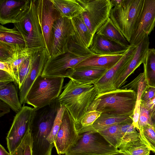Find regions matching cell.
Listing matches in <instances>:
<instances>
[{
    "instance_id": "cell-13",
    "label": "cell",
    "mask_w": 155,
    "mask_h": 155,
    "mask_svg": "<svg viewBox=\"0 0 155 155\" xmlns=\"http://www.w3.org/2000/svg\"><path fill=\"white\" fill-rule=\"evenodd\" d=\"M79 137L75 122L66 109L54 142L57 153L59 155L65 154L76 143Z\"/></svg>"
},
{
    "instance_id": "cell-2",
    "label": "cell",
    "mask_w": 155,
    "mask_h": 155,
    "mask_svg": "<svg viewBox=\"0 0 155 155\" xmlns=\"http://www.w3.org/2000/svg\"><path fill=\"white\" fill-rule=\"evenodd\" d=\"M63 88L58 101L68 110L77 126L97 95V90L93 84H83L71 79Z\"/></svg>"
},
{
    "instance_id": "cell-34",
    "label": "cell",
    "mask_w": 155,
    "mask_h": 155,
    "mask_svg": "<svg viewBox=\"0 0 155 155\" xmlns=\"http://www.w3.org/2000/svg\"><path fill=\"white\" fill-rule=\"evenodd\" d=\"M11 155H32V141L30 130L19 145Z\"/></svg>"
},
{
    "instance_id": "cell-9",
    "label": "cell",
    "mask_w": 155,
    "mask_h": 155,
    "mask_svg": "<svg viewBox=\"0 0 155 155\" xmlns=\"http://www.w3.org/2000/svg\"><path fill=\"white\" fill-rule=\"evenodd\" d=\"M85 11L81 14L94 36L110 18L113 8L110 0H78Z\"/></svg>"
},
{
    "instance_id": "cell-28",
    "label": "cell",
    "mask_w": 155,
    "mask_h": 155,
    "mask_svg": "<svg viewBox=\"0 0 155 155\" xmlns=\"http://www.w3.org/2000/svg\"><path fill=\"white\" fill-rule=\"evenodd\" d=\"M96 34L125 47L129 48L130 46L129 43L115 27L110 18L97 31Z\"/></svg>"
},
{
    "instance_id": "cell-29",
    "label": "cell",
    "mask_w": 155,
    "mask_h": 155,
    "mask_svg": "<svg viewBox=\"0 0 155 155\" xmlns=\"http://www.w3.org/2000/svg\"><path fill=\"white\" fill-rule=\"evenodd\" d=\"M81 14L71 20L75 34L85 46L89 48L92 43L94 36L84 23Z\"/></svg>"
},
{
    "instance_id": "cell-37",
    "label": "cell",
    "mask_w": 155,
    "mask_h": 155,
    "mask_svg": "<svg viewBox=\"0 0 155 155\" xmlns=\"http://www.w3.org/2000/svg\"><path fill=\"white\" fill-rule=\"evenodd\" d=\"M101 113L96 110H88L81 119L80 124L76 126L77 130L92 125Z\"/></svg>"
},
{
    "instance_id": "cell-40",
    "label": "cell",
    "mask_w": 155,
    "mask_h": 155,
    "mask_svg": "<svg viewBox=\"0 0 155 155\" xmlns=\"http://www.w3.org/2000/svg\"><path fill=\"white\" fill-rule=\"evenodd\" d=\"M0 70L9 74L13 78L15 82L17 84V80L12 65L7 62L0 61Z\"/></svg>"
},
{
    "instance_id": "cell-42",
    "label": "cell",
    "mask_w": 155,
    "mask_h": 155,
    "mask_svg": "<svg viewBox=\"0 0 155 155\" xmlns=\"http://www.w3.org/2000/svg\"><path fill=\"white\" fill-rule=\"evenodd\" d=\"M10 107L6 103L0 101V117L3 116L5 114L8 113L10 111Z\"/></svg>"
},
{
    "instance_id": "cell-12",
    "label": "cell",
    "mask_w": 155,
    "mask_h": 155,
    "mask_svg": "<svg viewBox=\"0 0 155 155\" xmlns=\"http://www.w3.org/2000/svg\"><path fill=\"white\" fill-rule=\"evenodd\" d=\"M155 27V0H144L140 15L135 24L129 42L137 46L148 36Z\"/></svg>"
},
{
    "instance_id": "cell-11",
    "label": "cell",
    "mask_w": 155,
    "mask_h": 155,
    "mask_svg": "<svg viewBox=\"0 0 155 155\" xmlns=\"http://www.w3.org/2000/svg\"><path fill=\"white\" fill-rule=\"evenodd\" d=\"M36 10L45 48L49 57L52 54L54 36L53 27L54 22L62 17L51 0H36Z\"/></svg>"
},
{
    "instance_id": "cell-6",
    "label": "cell",
    "mask_w": 155,
    "mask_h": 155,
    "mask_svg": "<svg viewBox=\"0 0 155 155\" xmlns=\"http://www.w3.org/2000/svg\"><path fill=\"white\" fill-rule=\"evenodd\" d=\"M144 0H123L113 7L110 18L129 43L135 24L142 10Z\"/></svg>"
},
{
    "instance_id": "cell-17",
    "label": "cell",
    "mask_w": 155,
    "mask_h": 155,
    "mask_svg": "<svg viewBox=\"0 0 155 155\" xmlns=\"http://www.w3.org/2000/svg\"><path fill=\"white\" fill-rule=\"evenodd\" d=\"M53 46L51 56H54L67 51V43L69 38L75 34L71 19L62 17L53 25Z\"/></svg>"
},
{
    "instance_id": "cell-27",
    "label": "cell",
    "mask_w": 155,
    "mask_h": 155,
    "mask_svg": "<svg viewBox=\"0 0 155 155\" xmlns=\"http://www.w3.org/2000/svg\"><path fill=\"white\" fill-rule=\"evenodd\" d=\"M118 149L127 155H149L150 151L144 143L140 134L120 146Z\"/></svg>"
},
{
    "instance_id": "cell-10",
    "label": "cell",
    "mask_w": 155,
    "mask_h": 155,
    "mask_svg": "<svg viewBox=\"0 0 155 155\" xmlns=\"http://www.w3.org/2000/svg\"><path fill=\"white\" fill-rule=\"evenodd\" d=\"M37 110L34 107L23 105L16 113L6 138L7 147L10 154L19 145L30 130Z\"/></svg>"
},
{
    "instance_id": "cell-49",
    "label": "cell",
    "mask_w": 155,
    "mask_h": 155,
    "mask_svg": "<svg viewBox=\"0 0 155 155\" xmlns=\"http://www.w3.org/2000/svg\"><path fill=\"white\" fill-rule=\"evenodd\" d=\"M155 129V127H154Z\"/></svg>"
},
{
    "instance_id": "cell-21",
    "label": "cell",
    "mask_w": 155,
    "mask_h": 155,
    "mask_svg": "<svg viewBox=\"0 0 155 155\" xmlns=\"http://www.w3.org/2000/svg\"><path fill=\"white\" fill-rule=\"evenodd\" d=\"M108 70L99 67H85L70 69L67 78L83 84H93L97 82Z\"/></svg>"
},
{
    "instance_id": "cell-4",
    "label": "cell",
    "mask_w": 155,
    "mask_h": 155,
    "mask_svg": "<svg viewBox=\"0 0 155 155\" xmlns=\"http://www.w3.org/2000/svg\"><path fill=\"white\" fill-rule=\"evenodd\" d=\"M137 100L133 90L120 88L97 95L88 110L132 118Z\"/></svg>"
},
{
    "instance_id": "cell-25",
    "label": "cell",
    "mask_w": 155,
    "mask_h": 155,
    "mask_svg": "<svg viewBox=\"0 0 155 155\" xmlns=\"http://www.w3.org/2000/svg\"><path fill=\"white\" fill-rule=\"evenodd\" d=\"M147 85L143 72L140 73L130 82L121 88L122 89L133 90L136 93L137 100L132 117L133 124L135 127L138 126L141 96L143 91Z\"/></svg>"
},
{
    "instance_id": "cell-47",
    "label": "cell",
    "mask_w": 155,
    "mask_h": 155,
    "mask_svg": "<svg viewBox=\"0 0 155 155\" xmlns=\"http://www.w3.org/2000/svg\"><path fill=\"white\" fill-rule=\"evenodd\" d=\"M108 155H127L124 152L119 151L117 153L111 154Z\"/></svg>"
},
{
    "instance_id": "cell-43",
    "label": "cell",
    "mask_w": 155,
    "mask_h": 155,
    "mask_svg": "<svg viewBox=\"0 0 155 155\" xmlns=\"http://www.w3.org/2000/svg\"><path fill=\"white\" fill-rule=\"evenodd\" d=\"M141 104L147 107L151 111H152L155 108V94L152 99L147 101L141 103Z\"/></svg>"
},
{
    "instance_id": "cell-19",
    "label": "cell",
    "mask_w": 155,
    "mask_h": 155,
    "mask_svg": "<svg viewBox=\"0 0 155 155\" xmlns=\"http://www.w3.org/2000/svg\"><path fill=\"white\" fill-rule=\"evenodd\" d=\"M148 36H145L138 45L133 56L126 65L115 84L117 89L120 88L126 82L128 77L144 62L149 49Z\"/></svg>"
},
{
    "instance_id": "cell-5",
    "label": "cell",
    "mask_w": 155,
    "mask_h": 155,
    "mask_svg": "<svg viewBox=\"0 0 155 155\" xmlns=\"http://www.w3.org/2000/svg\"><path fill=\"white\" fill-rule=\"evenodd\" d=\"M64 78L40 76L31 87L26 103L38 110L54 102L60 96Z\"/></svg>"
},
{
    "instance_id": "cell-15",
    "label": "cell",
    "mask_w": 155,
    "mask_h": 155,
    "mask_svg": "<svg viewBox=\"0 0 155 155\" xmlns=\"http://www.w3.org/2000/svg\"><path fill=\"white\" fill-rule=\"evenodd\" d=\"M41 49L24 48L18 44L0 41V61L7 62L12 66L18 84V71L24 61Z\"/></svg>"
},
{
    "instance_id": "cell-26",
    "label": "cell",
    "mask_w": 155,
    "mask_h": 155,
    "mask_svg": "<svg viewBox=\"0 0 155 155\" xmlns=\"http://www.w3.org/2000/svg\"><path fill=\"white\" fill-rule=\"evenodd\" d=\"M62 17L71 19L85 11L78 0H51Z\"/></svg>"
},
{
    "instance_id": "cell-23",
    "label": "cell",
    "mask_w": 155,
    "mask_h": 155,
    "mask_svg": "<svg viewBox=\"0 0 155 155\" xmlns=\"http://www.w3.org/2000/svg\"><path fill=\"white\" fill-rule=\"evenodd\" d=\"M124 54L113 55H94L81 62L74 68L91 67L104 68L108 70L118 62Z\"/></svg>"
},
{
    "instance_id": "cell-20",
    "label": "cell",
    "mask_w": 155,
    "mask_h": 155,
    "mask_svg": "<svg viewBox=\"0 0 155 155\" xmlns=\"http://www.w3.org/2000/svg\"><path fill=\"white\" fill-rule=\"evenodd\" d=\"M129 48L96 33L88 48L96 55H113L124 54Z\"/></svg>"
},
{
    "instance_id": "cell-30",
    "label": "cell",
    "mask_w": 155,
    "mask_h": 155,
    "mask_svg": "<svg viewBox=\"0 0 155 155\" xmlns=\"http://www.w3.org/2000/svg\"><path fill=\"white\" fill-rule=\"evenodd\" d=\"M143 64V73L147 84L155 87V49L149 48Z\"/></svg>"
},
{
    "instance_id": "cell-44",
    "label": "cell",
    "mask_w": 155,
    "mask_h": 155,
    "mask_svg": "<svg viewBox=\"0 0 155 155\" xmlns=\"http://www.w3.org/2000/svg\"><path fill=\"white\" fill-rule=\"evenodd\" d=\"M151 124L153 127H155V108L151 111Z\"/></svg>"
},
{
    "instance_id": "cell-35",
    "label": "cell",
    "mask_w": 155,
    "mask_h": 155,
    "mask_svg": "<svg viewBox=\"0 0 155 155\" xmlns=\"http://www.w3.org/2000/svg\"><path fill=\"white\" fill-rule=\"evenodd\" d=\"M66 109L63 105L60 104L52 129L48 139V141L51 144L54 145V142L60 128L64 113Z\"/></svg>"
},
{
    "instance_id": "cell-18",
    "label": "cell",
    "mask_w": 155,
    "mask_h": 155,
    "mask_svg": "<svg viewBox=\"0 0 155 155\" xmlns=\"http://www.w3.org/2000/svg\"><path fill=\"white\" fill-rule=\"evenodd\" d=\"M49 56L45 48L34 54L31 68L26 78L19 89V100L21 104L26 103L28 94L36 79L41 75Z\"/></svg>"
},
{
    "instance_id": "cell-16",
    "label": "cell",
    "mask_w": 155,
    "mask_h": 155,
    "mask_svg": "<svg viewBox=\"0 0 155 155\" xmlns=\"http://www.w3.org/2000/svg\"><path fill=\"white\" fill-rule=\"evenodd\" d=\"M31 0H0V23L2 25L20 22L30 6Z\"/></svg>"
},
{
    "instance_id": "cell-24",
    "label": "cell",
    "mask_w": 155,
    "mask_h": 155,
    "mask_svg": "<svg viewBox=\"0 0 155 155\" xmlns=\"http://www.w3.org/2000/svg\"><path fill=\"white\" fill-rule=\"evenodd\" d=\"M0 99L16 113L22 107L13 82H0Z\"/></svg>"
},
{
    "instance_id": "cell-45",
    "label": "cell",
    "mask_w": 155,
    "mask_h": 155,
    "mask_svg": "<svg viewBox=\"0 0 155 155\" xmlns=\"http://www.w3.org/2000/svg\"><path fill=\"white\" fill-rule=\"evenodd\" d=\"M110 1L113 8L119 5L122 3L123 0H110Z\"/></svg>"
},
{
    "instance_id": "cell-8",
    "label": "cell",
    "mask_w": 155,
    "mask_h": 155,
    "mask_svg": "<svg viewBox=\"0 0 155 155\" xmlns=\"http://www.w3.org/2000/svg\"><path fill=\"white\" fill-rule=\"evenodd\" d=\"M36 0H31L27 13L19 22L13 24L22 35L25 48L41 49L45 48L39 25L36 5Z\"/></svg>"
},
{
    "instance_id": "cell-32",
    "label": "cell",
    "mask_w": 155,
    "mask_h": 155,
    "mask_svg": "<svg viewBox=\"0 0 155 155\" xmlns=\"http://www.w3.org/2000/svg\"><path fill=\"white\" fill-rule=\"evenodd\" d=\"M99 133L111 145L118 149L120 143V124L111 125Z\"/></svg>"
},
{
    "instance_id": "cell-1",
    "label": "cell",
    "mask_w": 155,
    "mask_h": 155,
    "mask_svg": "<svg viewBox=\"0 0 155 155\" xmlns=\"http://www.w3.org/2000/svg\"><path fill=\"white\" fill-rule=\"evenodd\" d=\"M76 34L71 36L65 52L48 58L41 74L46 77L67 78L70 69L83 61L95 55L87 48Z\"/></svg>"
},
{
    "instance_id": "cell-38",
    "label": "cell",
    "mask_w": 155,
    "mask_h": 155,
    "mask_svg": "<svg viewBox=\"0 0 155 155\" xmlns=\"http://www.w3.org/2000/svg\"><path fill=\"white\" fill-rule=\"evenodd\" d=\"M151 111L147 107L140 104V115L138 122L139 130L144 126L151 124Z\"/></svg>"
},
{
    "instance_id": "cell-48",
    "label": "cell",
    "mask_w": 155,
    "mask_h": 155,
    "mask_svg": "<svg viewBox=\"0 0 155 155\" xmlns=\"http://www.w3.org/2000/svg\"><path fill=\"white\" fill-rule=\"evenodd\" d=\"M154 155H155V153H154Z\"/></svg>"
},
{
    "instance_id": "cell-36",
    "label": "cell",
    "mask_w": 155,
    "mask_h": 155,
    "mask_svg": "<svg viewBox=\"0 0 155 155\" xmlns=\"http://www.w3.org/2000/svg\"><path fill=\"white\" fill-rule=\"evenodd\" d=\"M35 53L24 61L19 70L18 85L19 89L23 84L30 70L32 63L34 54Z\"/></svg>"
},
{
    "instance_id": "cell-33",
    "label": "cell",
    "mask_w": 155,
    "mask_h": 155,
    "mask_svg": "<svg viewBox=\"0 0 155 155\" xmlns=\"http://www.w3.org/2000/svg\"><path fill=\"white\" fill-rule=\"evenodd\" d=\"M140 137L149 149L155 153V129L152 125H145L138 131Z\"/></svg>"
},
{
    "instance_id": "cell-22",
    "label": "cell",
    "mask_w": 155,
    "mask_h": 155,
    "mask_svg": "<svg viewBox=\"0 0 155 155\" xmlns=\"http://www.w3.org/2000/svg\"><path fill=\"white\" fill-rule=\"evenodd\" d=\"M128 122H133L131 117L101 113L92 125L80 128L77 131L78 134L88 131L99 132L111 125Z\"/></svg>"
},
{
    "instance_id": "cell-46",
    "label": "cell",
    "mask_w": 155,
    "mask_h": 155,
    "mask_svg": "<svg viewBox=\"0 0 155 155\" xmlns=\"http://www.w3.org/2000/svg\"><path fill=\"white\" fill-rule=\"evenodd\" d=\"M0 155H11V154L7 152L1 144H0Z\"/></svg>"
},
{
    "instance_id": "cell-14",
    "label": "cell",
    "mask_w": 155,
    "mask_h": 155,
    "mask_svg": "<svg viewBox=\"0 0 155 155\" xmlns=\"http://www.w3.org/2000/svg\"><path fill=\"white\" fill-rule=\"evenodd\" d=\"M137 46L130 45L128 50L118 62L93 84L97 90V95L117 89L115 86L116 82L124 68L134 54Z\"/></svg>"
},
{
    "instance_id": "cell-39",
    "label": "cell",
    "mask_w": 155,
    "mask_h": 155,
    "mask_svg": "<svg viewBox=\"0 0 155 155\" xmlns=\"http://www.w3.org/2000/svg\"><path fill=\"white\" fill-rule=\"evenodd\" d=\"M155 94V87L147 85L142 92L141 103L147 101L153 98Z\"/></svg>"
},
{
    "instance_id": "cell-31",
    "label": "cell",
    "mask_w": 155,
    "mask_h": 155,
    "mask_svg": "<svg viewBox=\"0 0 155 155\" xmlns=\"http://www.w3.org/2000/svg\"><path fill=\"white\" fill-rule=\"evenodd\" d=\"M0 41L25 47V42L22 35L15 26L12 28H9L1 24Z\"/></svg>"
},
{
    "instance_id": "cell-41",
    "label": "cell",
    "mask_w": 155,
    "mask_h": 155,
    "mask_svg": "<svg viewBox=\"0 0 155 155\" xmlns=\"http://www.w3.org/2000/svg\"><path fill=\"white\" fill-rule=\"evenodd\" d=\"M0 82H15L13 78L6 71L0 70Z\"/></svg>"
},
{
    "instance_id": "cell-3",
    "label": "cell",
    "mask_w": 155,
    "mask_h": 155,
    "mask_svg": "<svg viewBox=\"0 0 155 155\" xmlns=\"http://www.w3.org/2000/svg\"><path fill=\"white\" fill-rule=\"evenodd\" d=\"M60 104L58 99L37 110L30 128L32 141V155H51L54 145L48 141Z\"/></svg>"
},
{
    "instance_id": "cell-7",
    "label": "cell",
    "mask_w": 155,
    "mask_h": 155,
    "mask_svg": "<svg viewBox=\"0 0 155 155\" xmlns=\"http://www.w3.org/2000/svg\"><path fill=\"white\" fill-rule=\"evenodd\" d=\"M119 151L99 132L79 134L78 140L65 155H108Z\"/></svg>"
}]
</instances>
